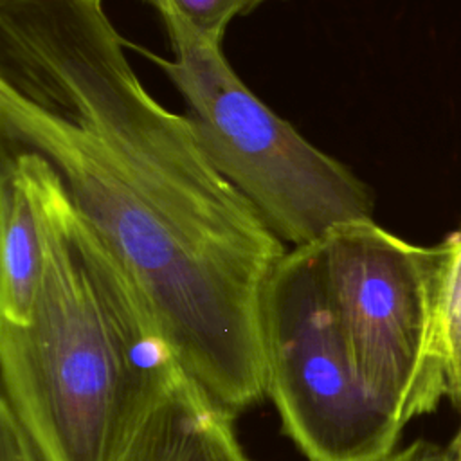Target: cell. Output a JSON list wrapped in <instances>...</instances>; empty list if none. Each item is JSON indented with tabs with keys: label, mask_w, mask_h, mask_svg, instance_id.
Returning a JSON list of instances; mask_svg holds the SVG:
<instances>
[{
	"label": "cell",
	"mask_w": 461,
	"mask_h": 461,
	"mask_svg": "<svg viewBox=\"0 0 461 461\" xmlns=\"http://www.w3.org/2000/svg\"><path fill=\"white\" fill-rule=\"evenodd\" d=\"M126 47L104 0H0L2 144L54 169L184 373L241 411L267 393L261 304L288 249Z\"/></svg>",
	"instance_id": "6da1fadb"
},
{
	"label": "cell",
	"mask_w": 461,
	"mask_h": 461,
	"mask_svg": "<svg viewBox=\"0 0 461 461\" xmlns=\"http://www.w3.org/2000/svg\"><path fill=\"white\" fill-rule=\"evenodd\" d=\"M27 155L43 270L27 322L0 319L4 396L47 461H117L184 369L54 169Z\"/></svg>",
	"instance_id": "7a4b0ae2"
},
{
	"label": "cell",
	"mask_w": 461,
	"mask_h": 461,
	"mask_svg": "<svg viewBox=\"0 0 461 461\" xmlns=\"http://www.w3.org/2000/svg\"><path fill=\"white\" fill-rule=\"evenodd\" d=\"M160 18L173 59L131 45L169 77L211 164L285 245H308L342 223L373 220L369 187L259 101L227 63L221 45L178 18Z\"/></svg>",
	"instance_id": "3957f363"
},
{
	"label": "cell",
	"mask_w": 461,
	"mask_h": 461,
	"mask_svg": "<svg viewBox=\"0 0 461 461\" xmlns=\"http://www.w3.org/2000/svg\"><path fill=\"white\" fill-rule=\"evenodd\" d=\"M267 393L308 461H382L403 425L362 385L330 292L322 238L292 247L263 294Z\"/></svg>",
	"instance_id": "277c9868"
},
{
	"label": "cell",
	"mask_w": 461,
	"mask_h": 461,
	"mask_svg": "<svg viewBox=\"0 0 461 461\" xmlns=\"http://www.w3.org/2000/svg\"><path fill=\"white\" fill-rule=\"evenodd\" d=\"M324 267L355 369L403 427L445 398L436 340L439 247H418L373 220L322 238Z\"/></svg>",
	"instance_id": "5b68a950"
},
{
	"label": "cell",
	"mask_w": 461,
	"mask_h": 461,
	"mask_svg": "<svg viewBox=\"0 0 461 461\" xmlns=\"http://www.w3.org/2000/svg\"><path fill=\"white\" fill-rule=\"evenodd\" d=\"M117 461H249L230 411L185 373L142 421Z\"/></svg>",
	"instance_id": "8992f818"
},
{
	"label": "cell",
	"mask_w": 461,
	"mask_h": 461,
	"mask_svg": "<svg viewBox=\"0 0 461 461\" xmlns=\"http://www.w3.org/2000/svg\"><path fill=\"white\" fill-rule=\"evenodd\" d=\"M0 319L23 324L43 270V230L29 155L2 144L0 160Z\"/></svg>",
	"instance_id": "52a82bcc"
},
{
	"label": "cell",
	"mask_w": 461,
	"mask_h": 461,
	"mask_svg": "<svg viewBox=\"0 0 461 461\" xmlns=\"http://www.w3.org/2000/svg\"><path fill=\"white\" fill-rule=\"evenodd\" d=\"M436 290V340L445 398L461 414V229L441 243Z\"/></svg>",
	"instance_id": "ba28073f"
},
{
	"label": "cell",
	"mask_w": 461,
	"mask_h": 461,
	"mask_svg": "<svg viewBox=\"0 0 461 461\" xmlns=\"http://www.w3.org/2000/svg\"><path fill=\"white\" fill-rule=\"evenodd\" d=\"M160 16L184 22L203 40L221 45L229 23L236 16L252 13L268 0H142Z\"/></svg>",
	"instance_id": "9c48e42d"
},
{
	"label": "cell",
	"mask_w": 461,
	"mask_h": 461,
	"mask_svg": "<svg viewBox=\"0 0 461 461\" xmlns=\"http://www.w3.org/2000/svg\"><path fill=\"white\" fill-rule=\"evenodd\" d=\"M0 461H47L5 396L0 402Z\"/></svg>",
	"instance_id": "30bf717a"
},
{
	"label": "cell",
	"mask_w": 461,
	"mask_h": 461,
	"mask_svg": "<svg viewBox=\"0 0 461 461\" xmlns=\"http://www.w3.org/2000/svg\"><path fill=\"white\" fill-rule=\"evenodd\" d=\"M382 461H456V457L450 452L448 445L443 447L434 441L420 438L403 448L393 450Z\"/></svg>",
	"instance_id": "8fae6325"
},
{
	"label": "cell",
	"mask_w": 461,
	"mask_h": 461,
	"mask_svg": "<svg viewBox=\"0 0 461 461\" xmlns=\"http://www.w3.org/2000/svg\"><path fill=\"white\" fill-rule=\"evenodd\" d=\"M448 448H450V452L454 454L456 461H461V427H459L456 438L448 443Z\"/></svg>",
	"instance_id": "7c38bea8"
}]
</instances>
